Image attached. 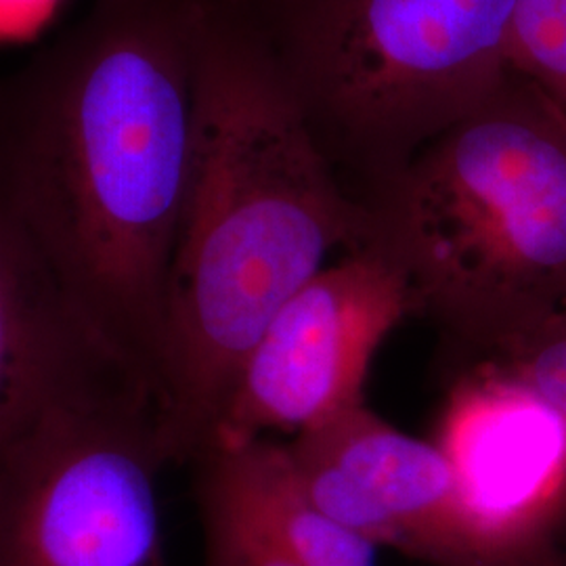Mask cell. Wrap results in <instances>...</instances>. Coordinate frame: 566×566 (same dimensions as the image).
Wrapping results in <instances>:
<instances>
[{
	"mask_svg": "<svg viewBox=\"0 0 566 566\" xmlns=\"http://www.w3.org/2000/svg\"><path fill=\"white\" fill-rule=\"evenodd\" d=\"M196 493L256 528L298 566H374L378 547L338 525L304 491L283 441L263 439L200 453Z\"/></svg>",
	"mask_w": 566,
	"mask_h": 566,
	"instance_id": "30bf717a",
	"label": "cell"
},
{
	"mask_svg": "<svg viewBox=\"0 0 566 566\" xmlns=\"http://www.w3.org/2000/svg\"><path fill=\"white\" fill-rule=\"evenodd\" d=\"M227 2L245 4V7H254V9H275V7L285 4V2H290V0H227Z\"/></svg>",
	"mask_w": 566,
	"mask_h": 566,
	"instance_id": "9a60e30c",
	"label": "cell"
},
{
	"mask_svg": "<svg viewBox=\"0 0 566 566\" xmlns=\"http://www.w3.org/2000/svg\"><path fill=\"white\" fill-rule=\"evenodd\" d=\"M154 397L120 365L65 388L0 453V566H168Z\"/></svg>",
	"mask_w": 566,
	"mask_h": 566,
	"instance_id": "5b68a950",
	"label": "cell"
},
{
	"mask_svg": "<svg viewBox=\"0 0 566 566\" xmlns=\"http://www.w3.org/2000/svg\"><path fill=\"white\" fill-rule=\"evenodd\" d=\"M516 2L290 0L256 11L325 154L371 191L514 72Z\"/></svg>",
	"mask_w": 566,
	"mask_h": 566,
	"instance_id": "277c9868",
	"label": "cell"
},
{
	"mask_svg": "<svg viewBox=\"0 0 566 566\" xmlns=\"http://www.w3.org/2000/svg\"><path fill=\"white\" fill-rule=\"evenodd\" d=\"M409 315H416L411 285L380 243L344 252L264 327L229 386L206 449L296 437L365 403L371 364Z\"/></svg>",
	"mask_w": 566,
	"mask_h": 566,
	"instance_id": "8992f818",
	"label": "cell"
},
{
	"mask_svg": "<svg viewBox=\"0 0 566 566\" xmlns=\"http://www.w3.org/2000/svg\"><path fill=\"white\" fill-rule=\"evenodd\" d=\"M107 364L116 361L65 301L0 187V453L65 388Z\"/></svg>",
	"mask_w": 566,
	"mask_h": 566,
	"instance_id": "9c48e42d",
	"label": "cell"
},
{
	"mask_svg": "<svg viewBox=\"0 0 566 566\" xmlns=\"http://www.w3.org/2000/svg\"><path fill=\"white\" fill-rule=\"evenodd\" d=\"M198 506L202 514L203 566H298L223 504L198 495Z\"/></svg>",
	"mask_w": 566,
	"mask_h": 566,
	"instance_id": "4fadbf2b",
	"label": "cell"
},
{
	"mask_svg": "<svg viewBox=\"0 0 566 566\" xmlns=\"http://www.w3.org/2000/svg\"><path fill=\"white\" fill-rule=\"evenodd\" d=\"M432 443L481 566H531L565 535L566 418L531 386L474 361L451 386Z\"/></svg>",
	"mask_w": 566,
	"mask_h": 566,
	"instance_id": "52a82bcc",
	"label": "cell"
},
{
	"mask_svg": "<svg viewBox=\"0 0 566 566\" xmlns=\"http://www.w3.org/2000/svg\"><path fill=\"white\" fill-rule=\"evenodd\" d=\"M283 446L311 500L367 544L434 566H481L455 476L432 441L361 403Z\"/></svg>",
	"mask_w": 566,
	"mask_h": 566,
	"instance_id": "ba28073f",
	"label": "cell"
},
{
	"mask_svg": "<svg viewBox=\"0 0 566 566\" xmlns=\"http://www.w3.org/2000/svg\"><path fill=\"white\" fill-rule=\"evenodd\" d=\"M196 0H95L0 78V187L65 301L156 401L193 168Z\"/></svg>",
	"mask_w": 566,
	"mask_h": 566,
	"instance_id": "6da1fadb",
	"label": "cell"
},
{
	"mask_svg": "<svg viewBox=\"0 0 566 566\" xmlns=\"http://www.w3.org/2000/svg\"><path fill=\"white\" fill-rule=\"evenodd\" d=\"M531 566H566V531L565 535L547 547Z\"/></svg>",
	"mask_w": 566,
	"mask_h": 566,
	"instance_id": "5bb4252c",
	"label": "cell"
},
{
	"mask_svg": "<svg viewBox=\"0 0 566 566\" xmlns=\"http://www.w3.org/2000/svg\"><path fill=\"white\" fill-rule=\"evenodd\" d=\"M193 168L164 311L166 462H193L264 327L336 250L371 235L304 116L263 15L196 0Z\"/></svg>",
	"mask_w": 566,
	"mask_h": 566,
	"instance_id": "7a4b0ae2",
	"label": "cell"
},
{
	"mask_svg": "<svg viewBox=\"0 0 566 566\" xmlns=\"http://www.w3.org/2000/svg\"><path fill=\"white\" fill-rule=\"evenodd\" d=\"M364 203L416 315L474 361L566 304V114L518 72Z\"/></svg>",
	"mask_w": 566,
	"mask_h": 566,
	"instance_id": "3957f363",
	"label": "cell"
},
{
	"mask_svg": "<svg viewBox=\"0 0 566 566\" xmlns=\"http://www.w3.org/2000/svg\"><path fill=\"white\" fill-rule=\"evenodd\" d=\"M479 361L502 367L566 418V304Z\"/></svg>",
	"mask_w": 566,
	"mask_h": 566,
	"instance_id": "7c38bea8",
	"label": "cell"
},
{
	"mask_svg": "<svg viewBox=\"0 0 566 566\" xmlns=\"http://www.w3.org/2000/svg\"><path fill=\"white\" fill-rule=\"evenodd\" d=\"M510 65L566 114V0H518Z\"/></svg>",
	"mask_w": 566,
	"mask_h": 566,
	"instance_id": "8fae6325",
	"label": "cell"
}]
</instances>
